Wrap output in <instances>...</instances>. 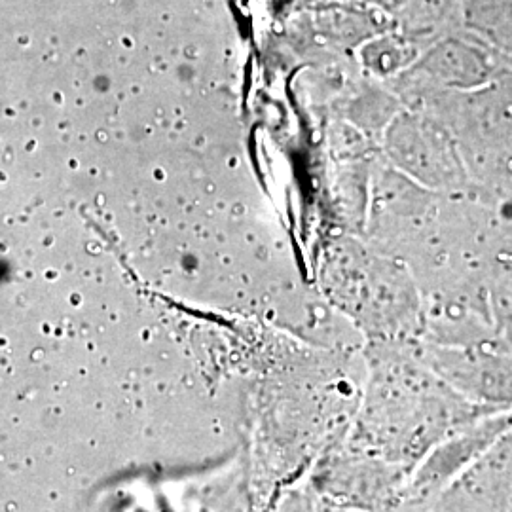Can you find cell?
I'll return each mask as SVG.
<instances>
[{
  "instance_id": "1",
  "label": "cell",
  "mask_w": 512,
  "mask_h": 512,
  "mask_svg": "<svg viewBox=\"0 0 512 512\" xmlns=\"http://www.w3.org/2000/svg\"><path fill=\"white\" fill-rule=\"evenodd\" d=\"M440 512H511V446L495 440L458 473L442 494Z\"/></svg>"
},
{
  "instance_id": "2",
  "label": "cell",
  "mask_w": 512,
  "mask_h": 512,
  "mask_svg": "<svg viewBox=\"0 0 512 512\" xmlns=\"http://www.w3.org/2000/svg\"><path fill=\"white\" fill-rule=\"evenodd\" d=\"M494 423H486L482 427H476L475 431L461 435V439L448 440L440 446L446 454H440L439 450L427 459L425 467L421 469L420 475L416 478L414 486L420 490L421 494H427L435 488H442V480L448 476L458 475L461 469H465L469 463H473L480 454H484L492 444H494V435H497L501 429H494Z\"/></svg>"
}]
</instances>
